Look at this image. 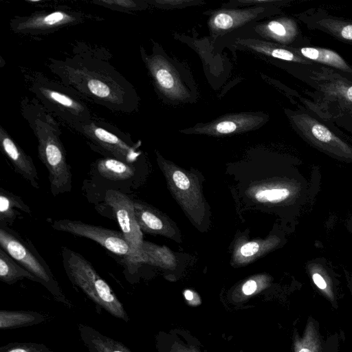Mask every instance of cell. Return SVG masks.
Returning a JSON list of instances; mask_svg holds the SVG:
<instances>
[{
    "instance_id": "obj_1",
    "label": "cell",
    "mask_w": 352,
    "mask_h": 352,
    "mask_svg": "<svg viewBox=\"0 0 352 352\" xmlns=\"http://www.w3.org/2000/svg\"><path fill=\"white\" fill-rule=\"evenodd\" d=\"M78 49L63 59L49 60L48 67L60 82L111 111H133L137 97L129 82L99 50L89 47Z\"/></svg>"
},
{
    "instance_id": "obj_2",
    "label": "cell",
    "mask_w": 352,
    "mask_h": 352,
    "mask_svg": "<svg viewBox=\"0 0 352 352\" xmlns=\"http://www.w3.org/2000/svg\"><path fill=\"white\" fill-rule=\"evenodd\" d=\"M21 110L37 139L38 155L47 170L52 194L56 197L71 192V167L60 140V129L53 115L35 98H23Z\"/></svg>"
},
{
    "instance_id": "obj_3",
    "label": "cell",
    "mask_w": 352,
    "mask_h": 352,
    "mask_svg": "<svg viewBox=\"0 0 352 352\" xmlns=\"http://www.w3.org/2000/svg\"><path fill=\"white\" fill-rule=\"evenodd\" d=\"M61 256L65 274L74 286L113 317L129 321L122 302L89 261L67 247L62 248Z\"/></svg>"
},
{
    "instance_id": "obj_4",
    "label": "cell",
    "mask_w": 352,
    "mask_h": 352,
    "mask_svg": "<svg viewBox=\"0 0 352 352\" xmlns=\"http://www.w3.org/2000/svg\"><path fill=\"white\" fill-rule=\"evenodd\" d=\"M28 89L50 113L72 128L91 121L92 116L80 96L60 81L53 80L41 73L26 77Z\"/></svg>"
},
{
    "instance_id": "obj_5",
    "label": "cell",
    "mask_w": 352,
    "mask_h": 352,
    "mask_svg": "<svg viewBox=\"0 0 352 352\" xmlns=\"http://www.w3.org/2000/svg\"><path fill=\"white\" fill-rule=\"evenodd\" d=\"M0 248L35 276L56 301L69 308L72 307L50 266L28 239L8 226L0 225Z\"/></svg>"
},
{
    "instance_id": "obj_6",
    "label": "cell",
    "mask_w": 352,
    "mask_h": 352,
    "mask_svg": "<svg viewBox=\"0 0 352 352\" xmlns=\"http://www.w3.org/2000/svg\"><path fill=\"white\" fill-rule=\"evenodd\" d=\"M85 18L82 12L63 6L52 11H36L28 16H16L10 21V26L16 34H45L83 23Z\"/></svg>"
},
{
    "instance_id": "obj_7",
    "label": "cell",
    "mask_w": 352,
    "mask_h": 352,
    "mask_svg": "<svg viewBox=\"0 0 352 352\" xmlns=\"http://www.w3.org/2000/svg\"><path fill=\"white\" fill-rule=\"evenodd\" d=\"M305 82L314 88L324 100L336 103L343 110L352 111V80L325 67L305 66Z\"/></svg>"
},
{
    "instance_id": "obj_8",
    "label": "cell",
    "mask_w": 352,
    "mask_h": 352,
    "mask_svg": "<svg viewBox=\"0 0 352 352\" xmlns=\"http://www.w3.org/2000/svg\"><path fill=\"white\" fill-rule=\"evenodd\" d=\"M53 229L91 239L112 253L123 256L129 266L132 252L121 232L70 219L55 220Z\"/></svg>"
},
{
    "instance_id": "obj_9",
    "label": "cell",
    "mask_w": 352,
    "mask_h": 352,
    "mask_svg": "<svg viewBox=\"0 0 352 352\" xmlns=\"http://www.w3.org/2000/svg\"><path fill=\"white\" fill-rule=\"evenodd\" d=\"M73 129L115 159L131 164L140 155L126 142V138L121 137L120 131L104 122L92 119L87 123L76 125Z\"/></svg>"
},
{
    "instance_id": "obj_10",
    "label": "cell",
    "mask_w": 352,
    "mask_h": 352,
    "mask_svg": "<svg viewBox=\"0 0 352 352\" xmlns=\"http://www.w3.org/2000/svg\"><path fill=\"white\" fill-rule=\"evenodd\" d=\"M104 199L112 208L121 232L131 250L132 258L129 266H133L138 263L143 244L141 230L135 218L133 201L126 195L116 190H108Z\"/></svg>"
},
{
    "instance_id": "obj_11",
    "label": "cell",
    "mask_w": 352,
    "mask_h": 352,
    "mask_svg": "<svg viewBox=\"0 0 352 352\" xmlns=\"http://www.w3.org/2000/svg\"><path fill=\"white\" fill-rule=\"evenodd\" d=\"M289 119L296 131L307 141L330 151L352 153V150L321 122L307 113L293 112Z\"/></svg>"
},
{
    "instance_id": "obj_12",
    "label": "cell",
    "mask_w": 352,
    "mask_h": 352,
    "mask_svg": "<svg viewBox=\"0 0 352 352\" xmlns=\"http://www.w3.org/2000/svg\"><path fill=\"white\" fill-rule=\"evenodd\" d=\"M298 18L309 30L322 32L334 39L352 45V19L332 15L321 8H312L298 14Z\"/></svg>"
},
{
    "instance_id": "obj_13",
    "label": "cell",
    "mask_w": 352,
    "mask_h": 352,
    "mask_svg": "<svg viewBox=\"0 0 352 352\" xmlns=\"http://www.w3.org/2000/svg\"><path fill=\"white\" fill-rule=\"evenodd\" d=\"M0 145L15 170L33 188L39 189V178L33 160L2 126H0Z\"/></svg>"
},
{
    "instance_id": "obj_14",
    "label": "cell",
    "mask_w": 352,
    "mask_h": 352,
    "mask_svg": "<svg viewBox=\"0 0 352 352\" xmlns=\"http://www.w3.org/2000/svg\"><path fill=\"white\" fill-rule=\"evenodd\" d=\"M143 60L157 87L170 98H183L185 94L178 77L169 63L160 54L147 56L142 53Z\"/></svg>"
},
{
    "instance_id": "obj_15",
    "label": "cell",
    "mask_w": 352,
    "mask_h": 352,
    "mask_svg": "<svg viewBox=\"0 0 352 352\" xmlns=\"http://www.w3.org/2000/svg\"><path fill=\"white\" fill-rule=\"evenodd\" d=\"M263 120V117L256 115L235 114L223 117L215 122L193 129L201 133L225 135L252 129L261 124Z\"/></svg>"
},
{
    "instance_id": "obj_16",
    "label": "cell",
    "mask_w": 352,
    "mask_h": 352,
    "mask_svg": "<svg viewBox=\"0 0 352 352\" xmlns=\"http://www.w3.org/2000/svg\"><path fill=\"white\" fill-rule=\"evenodd\" d=\"M297 49L303 57L314 63L328 66L334 70L341 72L344 75L352 76V66L336 51L310 46L298 47Z\"/></svg>"
},
{
    "instance_id": "obj_17",
    "label": "cell",
    "mask_w": 352,
    "mask_h": 352,
    "mask_svg": "<svg viewBox=\"0 0 352 352\" xmlns=\"http://www.w3.org/2000/svg\"><path fill=\"white\" fill-rule=\"evenodd\" d=\"M261 30L265 36L280 45L289 46L297 41H303L297 23L289 18L284 17L271 21L261 27Z\"/></svg>"
},
{
    "instance_id": "obj_18",
    "label": "cell",
    "mask_w": 352,
    "mask_h": 352,
    "mask_svg": "<svg viewBox=\"0 0 352 352\" xmlns=\"http://www.w3.org/2000/svg\"><path fill=\"white\" fill-rule=\"evenodd\" d=\"M82 342L89 352H131L122 343L84 324H78Z\"/></svg>"
},
{
    "instance_id": "obj_19",
    "label": "cell",
    "mask_w": 352,
    "mask_h": 352,
    "mask_svg": "<svg viewBox=\"0 0 352 352\" xmlns=\"http://www.w3.org/2000/svg\"><path fill=\"white\" fill-rule=\"evenodd\" d=\"M246 45L252 49L267 56L300 64L304 66L314 65L316 63L303 57L297 47L280 44L268 43L263 41H250Z\"/></svg>"
},
{
    "instance_id": "obj_20",
    "label": "cell",
    "mask_w": 352,
    "mask_h": 352,
    "mask_svg": "<svg viewBox=\"0 0 352 352\" xmlns=\"http://www.w3.org/2000/svg\"><path fill=\"white\" fill-rule=\"evenodd\" d=\"M261 10L263 9L219 11L211 17L210 27L218 32L228 31L255 18Z\"/></svg>"
},
{
    "instance_id": "obj_21",
    "label": "cell",
    "mask_w": 352,
    "mask_h": 352,
    "mask_svg": "<svg viewBox=\"0 0 352 352\" xmlns=\"http://www.w3.org/2000/svg\"><path fill=\"white\" fill-rule=\"evenodd\" d=\"M31 214L30 207L22 198L14 193L0 188V225H12L20 212Z\"/></svg>"
},
{
    "instance_id": "obj_22",
    "label": "cell",
    "mask_w": 352,
    "mask_h": 352,
    "mask_svg": "<svg viewBox=\"0 0 352 352\" xmlns=\"http://www.w3.org/2000/svg\"><path fill=\"white\" fill-rule=\"evenodd\" d=\"M45 320L43 314L32 311H0V329H13L42 323Z\"/></svg>"
},
{
    "instance_id": "obj_23",
    "label": "cell",
    "mask_w": 352,
    "mask_h": 352,
    "mask_svg": "<svg viewBox=\"0 0 352 352\" xmlns=\"http://www.w3.org/2000/svg\"><path fill=\"white\" fill-rule=\"evenodd\" d=\"M293 347L294 352H323L318 324L314 319L307 320L302 336L298 332L294 334Z\"/></svg>"
},
{
    "instance_id": "obj_24",
    "label": "cell",
    "mask_w": 352,
    "mask_h": 352,
    "mask_svg": "<svg viewBox=\"0 0 352 352\" xmlns=\"http://www.w3.org/2000/svg\"><path fill=\"white\" fill-rule=\"evenodd\" d=\"M24 278L39 283V280L35 276L0 248V280L12 285Z\"/></svg>"
},
{
    "instance_id": "obj_25",
    "label": "cell",
    "mask_w": 352,
    "mask_h": 352,
    "mask_svg": "<svg viewBox=\"0 0 352 352\" xmlns=\"http://www.w3.org/2000/svg\"><path fill=\"white\" fill-rule=\"evenodd\" d=\"M96 168L101 176L113 181L130 179L135 170L131 164L113 157L100 159L96 163Z\"/></svg>"
},
{
    "instance_id": "obj_26",
    "label": "cell",
    "mask_w": 352,
    "mask_h": 352,
    "mask_svg": "<svg viewBox=\"0 0 352 352\" xmlns=\"http://www.w3.org/2000/svg\"><path fill=\"white\" fill-rule=\"evenodd\" d=\"M93 3L120 12H133L144 9L146 5L143 1L133 0H97Z\"/></svg>"
},
{
    "instance_id": "obj_27",
    "label": "cell",
    "mask_w": 352,
    "mask_h": 352,
    "mask_svg": "<svg viewBox=\"0 0 352 352\" xmlns=\"http://www.w3.org/2000/svg\"><path fill=\"white\" fill-rule=\"evenodd\" d=\"M0 352H54L47 346L36 342H12L0 348Z\"/></svg>"
},
{
    "instance_id": "obj_28",
    "label": "cell",
    "mask_w": 352,
    "mask_h": 352,
    "mask_svg": "<svg viewBox=\"0 0 352 352\" xmlns=\"http://www.w3.org/2000/svg\"><path fill=\"white\" fill-rule=\"evenodd\" d=\"M289 195V192L286 188H274L260 190L255 197L259 201H278L286 199Z\"/></svg>"
},
{
    "instance_id": "obj_29",
    "label": "cell",
    "mask_w": 352,
    "mask_h": 352,
    "mask_svg": "<svg viewBox=\"0 0 352 352\" xmlns=\"http://www.w3.org/2000/svg\"><path fill=\"white\" fill-rule=\"evenodd\" d=\"M173 179L177 187H178L180 189L186 190L190 186L189 179L182 171H175L173 174Z\"/></svg>"
},
{
    "instance_id": "obj_30",
    "label": "cell",
    "mask_w": 352,
    "mask_h": 352,
    "mask_svg": "<svg viewBox=\"0 0 352 352\" xmlns=\"http://www.w3.org/2000/svg\"><path fill=\"white\" fill-rule=\"evenodd\" d=\"M313 281L315 285L322 291L326 292V296L328 297L329 300L333 302L331 296L327 289V283L324 279V278L318 273H315L312 276Z\"/></svg>"
},
{
    "instance_id": "obj_31",
    "label": "cell",
    "mask_w": 352,
    "mask_h": 352,
    "mask_svg": "<svg viewBox=\"0 0 352 352\" xmlns=\"http://www.w3.org/2000/svg\"><path fill=\"white\" fill-rule=\"evenodd\" d=\"M259 249L256 242H249L244 244L240 249L241 254L244 256H251L255 254Z\"/></svg>"
},
{
    "instance_id": "obj_32",
    "label": "cell",
    "mask_w": 352,
    "mask_h": 352,
    "mask_svg": "<svg viewBox=\"0 0 352 352\" xmlns=\"http://www.w3.org/2000/svg\"><path fill=\"white\" fill-rule=\"evenodd\" d=\"M192 1H187V0H155V1H147V3H152L155 6H179V5H184L185 3L190 4Z\"/></svg>"
},
{
    "instance_id": "obj_33",
    "label": "cell",
    "mask_w": 352,
    "mask_h": 352,
    "mask_svg": "<svg viewBox=\"0 0 352 352\" xmlns=\"http://www.w3.org/2000/svg\"><path fill=\"white\" fill-rule=\"evenodd\" d=\"M256 283L253 280H249L243 285L242 291L245 295H251L256 290Z\"/></svg>"
},
{
    "instance_id": "obj_34",
    "label": "cell",
    "mask_w": 352,
    "mask_h": 352,
    "mask_svg": "<svg viewBox=\"0 0 352 352\" xmlns=\"http://www.w3.org/2000/svg\"><path fill=\"white\" fill-rule=\"evenodd\" d=\"M171 352H199L195 349L190 346H184L178 342H175L171 349Z\"/></svg>"
},
{
    "instance_id": "obj_35",
    "label": "cell",
    "mask_w": 352,
    "mask_h": 352,
    "mask_svg": "<svg viewBox=\"0 0 352 352\" xmlns=\"http://www.w3.org/2000/svg\"><path fill=\"white\" fill-rule=\"evenodd\" d=\"M239 2L243 3H273L275 2V1H271V0H250V1H239Z\"/></svg>"
},
{
    "instance_id": "obj_36",
    "label": "cell",
    "mask_w": 352,
    "mask_h": 352,
    "mask_svg": "<svg viewBox=\"0 0 352 352\" xmlns=\"http://www.w3.org/2000/svg\"><path fill=\"white\" fill-rule=\"evenodd\" d=\"M184 295L188 300H191L193 298V294L191 291L186 290L184 293Z\"/></svg>"
}]
</instances>
